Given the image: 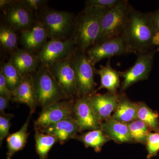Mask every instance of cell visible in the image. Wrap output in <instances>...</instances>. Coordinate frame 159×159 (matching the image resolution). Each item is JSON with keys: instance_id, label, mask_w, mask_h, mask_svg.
Returning a JSON list of instances; mask_svg holds the SVG:
<instances>
[{"instance_id": "obj_1", "label": "cell", "mask_w": 159, "mask_h": 159, "mask_svg": "<svg viewBox=\"0 0 159 159\" xmlns=\"http://www.w3.org/2000/svg\"><path fill=\"white\" fill-rule=\"evenodd\" d=\"M156 33L152 12L138 11L131 5L128 20L121 35L129 53L150 51Z\"/></svg>"}, {"instance_id": "obj_2", "label": "cell", "mask_w": 159, "mask_h": 159, "mask_svg": "<svg viewBox=\"0 0 159 159\" xmlns=\"http://www.w3.org/2000/svg\"><path fill=\"white\" fill-rule=\"evenodd\" d=\"M109 8L85 6L75 16L72 39L76 48L86 52L97 41L101 20Z\"/></svg>"}, {"instance_id": "obj_3", "label": "cell", "mask_w": 159, "mask_h": 159, "mask_svg": "<svg viewBox=\"0 0 159 159\" xmlns=\"http://www.w3.org/2000/svg\"><path fill=\"white\" fill-rule=\"evenodd\" d=\"M37 13L36 17L42 24L50 39L66 40L72 38L76 16L74 13L55 10L48 6Z\"/></svg>"}, {"instance_id": "obj_4", "label": "cell", "mask_w": 159, "mask_h": 159, "mask_svg": "<svg viewBox=\"0 0 159 159\" xmlns=\"http://www.w3.org/2000/svg\"><path fill=\"white\" fill-rule=\"evenodd\" d=\"M32 76L38 104L42 109L54 102L68 99L48 67L40 65Z\"/></svg>"}, {"instance_id": "obj_5", "label": "cell", "mask_w": 159, "mask_h": 159, "mask_svg": "<svg viewBox=\"0 0 159 159\" xmlns=\"http://www.w3.org/2000/svg\"><path fill=\"white\" fill-rule=\"evenodd\" d=\"M71 63L76 78L77 97L93 93L97 85L94 79L97 69L86 52L76 48L71 56Z\"/></svg>"}, {"instance_id": "obj_6", "label": "cell", "mask_w": 159, "mask_h": 159, "mask_svg": "<svg viewBox=\"0 0 159 159\" xmlns=\"http://www.w3.org/2000/svg\"><path fill=\"white\" fill-rule=\"evenodd\" d=\"M131 5L127 0H121L109 9L102 17L99 36L95 43L121 36L127 22Z\"/></svg>"}, {"instance_id": "obj_7", "label": "cell", "mask_w": 159, "mask_h": 159, "mask_svg": "<svg viewBox=\"0 0 159 159\" xmlns=\"http://www.w3.org/2000/svg\"><path fill=\"white\" fill-rule=\"evenodd\" d=\"M136 54V60L133 66L126 70L119 71L120 77L123 79L120 87L122 93L136 83L148 79L150 75L153 65L154 51Z\"/></svg>"}, {"instance_id": "obj_8", "label": "cell", "mask_w": 159, "mask_h": 159, "mask_svg": "<svg viewBox=\"0 0 159 159\" xmlns=\"http://www.w3.org/2000/svg\"><path fill=\"white\" fill-rule=\"evenodd\" d=\"M76 48L72 38L50 39L36 54L40 64L50 67L54 64L70 57Z\"/></svg>"}, {"instance_id": "obj_9", "label": "cell", "mask_w": 159, "mask_h": 159, "mask_svg": "<svg viewBox=\"0 0 159 159\" xmlns=\"http://www.w3.org/2000/svg\"><path fill=\"white\" fill-rule=\"evenodd\" d=\"M75 99H65L54 102L43 109L34 122L35 129L45 127L61 120L74 117Z\"/></svg>"}, {"instance_id": "obj_10", "label": "cell", "mask_w": 159, "mask_h": 159, "mask_svg": "<svg viewBox=\"0 0 159 159\" xmlns=\"http://www.w3.org/2000/svg\"><path fill=\"white\" fill-rule=\"evenodd\" d=\"M2 11L6 25L20 32L30 29L35 20L33 12L27 8L22 0H12Z\"/></svg>"}, {"instance_id": "obj_11", "label": "cell", "mask_w": 159, "mask_h": 159, "mask_svg": "<svg viewBox=\"0 0 159 159\" xmlns=\"http://www.w3.org/2000/svg\"><path fill=\"white\" fill-rule=\"evenodd\" d=\"M86 54L95 65L106 58L129 53L121 36L109 39L95 43L87 51Z\"/></svg>"}, {"instance_id": "obj_12", "label": "cell", "mask_w": 159, "mask_h": 159, "mask_svg": "<svg viewBox=\"0 0 159 159\" xmlns=\"http://www.w3.org/2000/svg\"><path fill=\"white\" fill-rule=\"evenodd\" d=\"M74 117L81 131L100 129L102 120L91 105L89 95L77 97L74 102Z\"/></svg>"}, {"instance_id": "obj_13", "label": "cell", "mask_w": 159, "mask_h": 159, "mask_svg": "<svg viewBox=\"0 0 159 159\" xmlns=\"http://www.w3.org/2000/svg\"><path fill=\"white\" fill-rule=\"evenodd\" d=\"M72 56V55H71ZM68 99L77 97V84L71 56L49 67Z\"/></svg>"}, {"instance_id": "obj_14", "label": "cell", "mask_w": 159, "mask_h": 159, "mask_svg": "<svg viewBox=\"0 0 159 159\" xmlns=\"http://www.w3.org/2000/svg\"><path fill=\"white\" fill-rule=\"evenodd\" d=\"M48 34L39 20L36 17L30 29L21 32L20 43L29 52H39L48 41Z\"/></svg>"}, {"instance_id": "obj_15", "label": "cell", "mask_w": 159, "mask_h": 159, "mask_svg": "<svg viewBox=\"0 0 159 159\" xmlns=\"http://www.w3.org/2000/svg\"><path fill=\"white\" fill-rule=\"evenodd\" d=\"M37 130L41 132L54 136L57 139V142L61 145L64 144L70 139H75L77 134L81 132L74 117L67 118Z\"/></svg>"}, {"instance_id": "obj_16", "label": "cell", "mask_w": 159, "mask_h": 159, "mask_svg": "<svg viewBox=\"0 0 159 159\" xmlns=\"http://www.w3.org/2000/svg\"><path fill=\"white\" fill-rule=\"evenodd\" d=\"M11 100L29 107L30 109V114L32 115L35 112L38 104L32 74L24 75L22 81L14 91L11 92Z\"/></svg>"}, {"instance_id": "obj_17", "label": "cell", "mask_w": 159, "mask_h": 159, "mask_svg": "<svg viewBox=\"0 0 159 159\" xmlns=\"http://www.w3.org/2000/svg\"><path fill=\"white\" fill-rule=\"evenodd\" d=\"M120 94L107 92L104 94L96 93L89 95L91 105L101 120H105L111 117L119 98Z\"/></svg>"}, {"instance_id": "obj_18", "label": "cell", "mask_w": 159, "mask_h": 159, "mask_svg": "<svg viewBox=\"0 0 159 159\" xmlns=\"http://www.w3.org/2000/svg\"><path fill=\"white\" fill-rule=\"evenodd\" d=\"M11 54L12 64L23 76L34 74L40 65L37 54L25 49L17 48Z\"/></svg>"}, {"instance_id": "obj_19", "label": "cell", "mask_w": 159, "mask_h": 159, "mask_svg": "<svg viewBox=\"0 0 159 159\" xmlns=\"http://www.w3.org/2000/svg\"><path fill=\"white\" fill-rule=\"evenodd\" d=\"M100 129L111 140L117 143L132 142L128 124L111 117L102 122Z\"/></svg>"}, {"instance_id": "obj_20", "label": "cell", "mask_w": 159, "mask_h": 159, "mask_svg": "<svg viewBox=\"0 0 159 159\" xmlns=\"http://www.w3.org/2000/svg\"><path fill=\"white\" fill-rule=\"evenodd\" d=\"M96 74L100 76V85L92 94L96 93L102 89H106L110 93H118V89L121 87L120 75L119 71L111 66L110 59L108 60L105 65H100L99 69H96Z\"/></svg>"}, {"instance_id": "obj_21", "label": "cell", "mask_w": 159, "mask_h": 159, "mask_svg": "<svg viewBox=\"0 0 159 159\" xmlns=\"http://www.w3.org/2000/svg\"><path fill=\"white\" fill-rule=\"evenodd\" d=\"M138 105L137 102L131 101L125 94L122 93L112 118L123 122L129 123L137 120Z\"/></svg>"}, {"instance_id": "obj_22", "label": "cell", "mask_w": 159, "mask_h": 159, "mask_svg": "<svg viewBox=\"0 0 159 159\" xmlns=\"http://www.w3.org/2000/svg\"><path fill=\"white\" fill-rule=\"evenodd\" d=\"M31 114L28 117L21 128L16 132L9 134L6 138L7 151L6 159H11L15 154L22 150L28 142L29 133L28 128L31 120Z\"/></svg>"}, {"instance_id": "obj_23", "label": "cell", "mask_w": 159, "mask_h": 159, "mask_svg": "<svg viewBox=\"0 0 159 159\" xmlns=\"http://www.w3.org/2000/svg\"><path fill=\"white\" fill-rule=\"evenodd\" d=\"M74 139L82 142L86 148L91 147L97 152L101 151L102 146L111 140L100 129L89 131L80 135H77Z\"/></svg>"}, {"instance_id": "obj_24", "label": "cell", "mask_w": 159, "mask_h": 159, "mask_svg": "<svg viewBox=\"0 0 159 159\" xmlns=\"http://www.w3.org/2000/svg\"><path fill=\"white\" fill-rule=\"evenodd\" d=\"M138 105L137 119L147 125L150 131L159 132L158 113L152 110L145 102H137Z\"/></svg>"}, {"instance_id": "obj_25", "label": "cell", "mask_w": 159, "mask_h": 159, "mask_svg": "<svg viewBox=\"0 0 159 159\" xmlns=\"http://www.w3.org/2000/svg\"><path fill=\"white\" fill-rule=\"evenodd\" d=\"M34 140L35 149L39 159H47L48 153L54 144L57 142V139L52 135L41 132L35 129Z\"/></svg>"}, {"instance_id": "obj_26", "label": "cell", "mask_w": 159, "mask_h": 159, "mask_svg": "<svg viewBox=\"0 0 159 159\" xmlns=\"http://www.w3.org/2000/svg\"><path fill=\"white\" fill-rule=\"evenodd\" d=\"M0 73L6 79L8 87L12 92L22 81L24 76L12 64L11 59L1 64Z\"/></svg>"}, {"instance_id": "obj_27", "label": "cell", "mask_w": 159, "mask_h": 159, "mask_svg": "<svg viewBox=\"0 0 159 159\" xmlns=\"http://www.w3.org/2000/svg\"><path fill=\"white\" fill-rule=\"evenodd\" d=\"M0 43L5 50L11 53L17 48L16 31L7 25H0Z\"/></svg>"}, {"instance_id": "obj_28", "label": "cell", "mask_w": 159, "mask_h": 159, "mask_svg": "<svg viewBox=\"0 0 159 159\" xmlns=\"http://www.w3.org/2000/svg\"><path fill=\"white\" fill-rule=\"evenodd\" d=\"M132 142L146 144L150 130L147 125L141 120L137 119L127 123Z\"/></svg>"}, {"instance_id": "obj_29", "label": "cell", "mask_w": 159, "mask_h": 159, "mask_svg": "<svg viewBox=\"0 0 159 159\" xmlns=\"http://www.w3.org/2000/svg\"><path fill=\"white\" fill-rule=\"evenodd\" d=\"M146 145L148 151L147 158L157 156L159 151V132H150L147 136Z\"/></svg>"}, {"instance_id": "obj_30", "label": "cell", "mask_w": 159, "mask_h": 159, "mask_svg": "<svg viewBox=\"0 0 159 159\" xmlns=\"http://www.w3.org/2000/svg\"><path fill=\"white\" fill-rule=\"evenodd\" d=\"M12 114L4 113L0 115V145H2L4 139L9 135L11 127V119L13 118Z\"/></svg>"}, {"instance_id": "obj_31", "label": "cell", "mask_w": 159, "mask_h": 159, "mask_svg": "<svg viewBox=\"0 0 159 159\" xmlns=\"http://www.w3.org/2000/svg\"><path fill=\"white\" fill-rule=\"evenodd\" d=\"M23 3L33 13H37L46 7L48 1L47 0H22Z\"/></svg>"}, {"instance_id": "obj_32", "label": "cell", "mask_w": 159, "mask_h": 159, "mask_svg": "<svg viewBox=\"0 0 159 159\" xmlns=\"http://www.w3.org/2000/svg\"><path fill=\"white\" fill-rule=\"evenodd\" d=\"M121 0H88L85 6H95L111 9L121 2Z\"/></svg>"}, {"instance_id": "obj_33", "label": "cell", "mask_w": 159, "mask_h": 159, "mask_svg": "<svg viewBox=\"0 0 159 159\" xmlns=\"http://www.w3.org/2000/svg\"><path fill=\"white\" fill-rule=\"evenodd\" d=\"M0 96L6 97L11 99V91L9 89L6 79L2 73H0Z\"/></svg>"}, {"instance_id": "obj_34", "label": "cell", "mask_w": 159, "mask_h": 159, "mask_svg": "<svg viewBox=\"0 0 159 159\" xmlns=\"http://www.w3.org/2000/svg\"><path fill=\"white\" fill-rule=\"evenodd\" d=\"M10 100L9 98L0 96V115L5 113V110L8 108Z\"/></svg>"}, {"instance_id": "obj_35", "label": "cell", "mask_w": 159, "mask_h": 159, "mask_svg": "<svg viewBox=\"0 0 159 159\" xmlns=\"http://www.w3.org/2000/svg\"><path fill=\"white\" fill-rule=\"evenodd\" d=\"M152 14L156 31L159 33V9L152 12Z\"/></svg>"}, {"instance_id": "obj_36", "label": "cell", "mask_w": 159, "mask_h": 159, "mask_svg": "<svg viewBox=\"0 0 159 159\" xmlns=\"http://www.w3.org/2000/svg\"><path fill=\"white\" fill-rule=\"evenodd\" d=\"M12 0H1L0 1V8L1 10L6 8L11 2Z\"/></svg>"}, {"instance_id": "obj_37", "label": "cell", "mask_w": 159, "mask_h": 159, "mask_svg": "<svg viewBox=\"0 0 159 159\" xmlns=\"http://www.w3.org/2000/svg\"><path fill=\"white\" fill-rule=\"evenodd\" d=\"M153 45L157 46V51L159 52V33L156 32L153 40Z\"/></svg>"}]
</instances>
